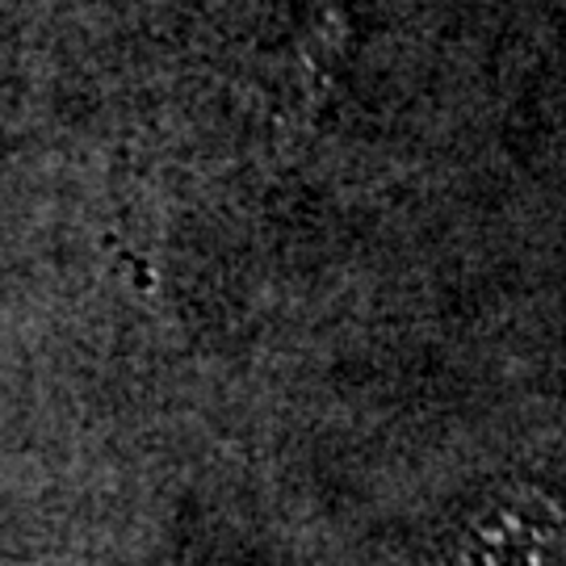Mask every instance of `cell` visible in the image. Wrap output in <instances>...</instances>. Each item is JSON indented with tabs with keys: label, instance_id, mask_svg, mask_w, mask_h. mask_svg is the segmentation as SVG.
Returning <instances> with one entry per match:
<instances>
[{
	"label": "cell",
	"instance_id": "1",
	"mask_svg": "<svg viewBox=\"0 0 566 566\" xmlns=\"http://www.w3.org/2000/svg\"><path fill=\"white\" fill-rule=\"evenodd\" d=\"M462 566H566L563 516L533 495L500 500L465 528Z\"/></svg>",
	"mask_w": 566,
	"mask_h": 566
}]
</instances>
